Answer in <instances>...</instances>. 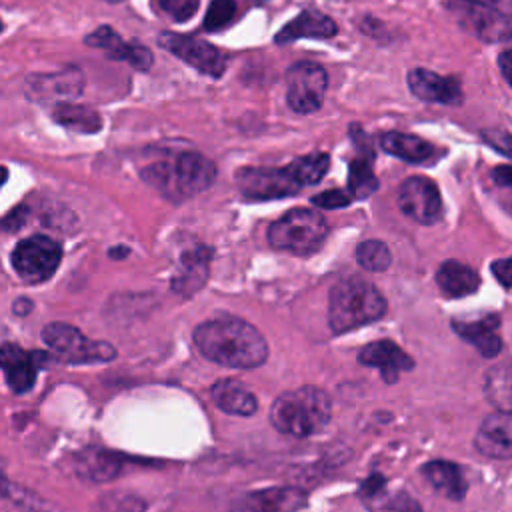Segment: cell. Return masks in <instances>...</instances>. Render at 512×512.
I'll list each match as a JSON object with an SVG mask.
<instances>
[{"mask_svg":"<svg viewBox=\"0 0 512 512\" xmlns=\"http://www.w3.org/2000/svg\"><path fill=\"white\" fill-rule=\"evenodd\" d=\"M198 352L226 368H256L268 358V344L258 328L236 316H216L194 330Z\"/></svg>","mask_w":512,"mask_h":512,"instance_id":"6da1fadb","label":"cell"},{"mask_svg":"<svg viewBox=\"0 0 512 512\" xmlns=\"http://www.w3.org/2000/svg\"><path fill=\"white\" fill-rule=\"evenodd\" d=\"M386 314V300L380 290L364 278H344L330 290L328 322L334 334L356 330Z\"/></svg>","mask_w":512,"mask_h":512,"instance_id":"7a4b0ae2","label":"cell"},{"mask_svg":"<svg viewBox=\"0 0 512 512\" xmlns=\"http://www.w3.org/2000/svg\"><path fill=\"white\" fill-rule=\"evenodd\" d=\"M332 416L328 394L316 386H302L280 394L270 408L272 426L288 436L304 438L320 432Z\"/></svg>","mask_w":512,"mask_h":512,"instance_id":"3957f363","label":"cell"},{"mask_svg":"<svg viewBox=\"0 0 512 512\" xmlns=\"http://www.w3.org/2000/svg\"><path fill=\"white\" fill-rule=\"evenodd\" d=\"M142 178L168 198L182 200L210 188L216 178V166L198 152H182L174 162L148 166Z\"/></svg>","mask_w":512,"mask_h":512,"instance_id":"277c9868","label":"cell"},{"mask_svg":"<svg viewBox=\"0 0 512 512\" xmlns=\"http://www.w3.org/2000/svg\"><path fill=\"white\" fill-rule=\"evenodd\" d=\"M328 236V224L320 212L294 208L270 224L268 242L276 250L306 256L316 252Z\"/></svg>","mask_w":512,"mask_h":512,"instance_id":"5b68a950","label":"cell"},{"mask_svg":"<svg viewBox=\"0 0 512 512\" xmlns=\"http://www.w3.org/2000/svg\"><path fill=\"white\" fill-rule=\"evenodd\" d=\"M62 258V248L56 240L44 236V234H34L16 244L12 250V266L16 274L28 282V284H38L48 280Z\"/></svg>","mask_w":512,"mask_h":512,"instance_id":"8992f818","label":"cell"},{"mask_svg":"<svg viewBox=\"0 0 512 512\" xmlns=\"http://www.w3.org/2000/svg\"><path fill=\"white\" fill-rule=\"evenodd\" d=\"M44 342L68 362H108L116 356V348L108 342L90 340L78 328L52 322L42 332Z\"/></svg>","mask_w":512,"mask_h":512,"instance_id":"52a82bcc","label":"cell"},{"mask_svg":"<svg viewBox=\"0 0 512 512\" xmlns=\"http://www.w3.org/2000/svg\"><path fill=\"white\" fill-rule=\"evenodd\" d=\"M326 88L328 76L318 64L298 62L286 72V98L294 112H316L322 106Z\"/></svg>","mask_w":512,"mask_h":512,"instance_id":"ba28073f","label":"cell"},{"mask_svg":"<svg viewBox=\"0 0 512 512\" xmlns=\"http://www.w3.org/2000/svg\"><path fill=\"white\" fill-rule=\"evenodd\" d=\"M240 192L250 200H270L292 196L300 190V184L286 168H242L236 172Z\"/></svg>","mask_w":512,"mask_h":512,"instance_id":"9c48e42d","label":"cell"},{"mask_svg":"<svg viewBox=\"0 0 512 512\" xmlns=\"http://www.w3.org/2000/svg\"><path fill=\"white\" fill-rule=\"evenodd\" d=\"M160 46L180 60H184L188 66L196 68L202 74H208L212 78H220L224 74V58L222 54L208 44L202 38L196 36H184V34H174V32H164L158 38Z\"/></svg>","mask_w":512,"mask_h":512,"instance_id":"30bf717a","label":"cell"},{"mask_svg":"<svg viewBox=\"0 0 512 512\" xmlns=\"http://www.w3.org/2000/svg\"><path fill=\"white\" fill-rule=\"evenodd\" d=\"M398 206L408 218L420 224H434L442 216V198L438 186L426 176H410L402 182Z\"/></svg>","mask_w":512,"mask_h":512,"instance_id":"8fae6325","label":"cell"},{"mask_svg":"<svg viewBox=\"0 0 512 512\" xmlns=\"http://www.w3.org/2000/svg\"><path fill=\"white\" fill-rule=\"evenodd\" d=\"M306 506V494L300 488H264L248 492L232 502L228 512H298Z\"/></svg>","mask_w":512,"mask_h":512,"instance_id":"7c38bea8","label":"cell"},{"mask_svg":"<svg viewBox=\"0 0 512 512\" xmlns=\"http://www.w3.org/2000/svg\"><path fill=\"white\" fill-rule=\"evenodd\" d=\"M46 356L42 352H28L16 344H2L0 346V368L6 374L8 386L16 392H28L38 374V366Z\"/></svg>","mask_w":512,"mask_h":512,"instance_id":"4fadbf2b","label":"cell"},{"mask_svg":"<svg viewBox=\"0 0 512 512\" xmlns=\"http://www.w3.org/2000/svg\"><path fill=\"white\" fill-rule=\"evenodd\" d=\"M358 360L364 366L378 368L382 378L390 384L396 382L402 372H408L414 368V360L392 340H378L364 346L358 352Z\"/></svg>","mask_w":512,"mask_h":512,"instance_id":"5bb4252c","label":"cell"},{"mask_svg":"<svg viewBox=\"0 0 512 512\" xmlns=\"http://www.w3.org/2000/svg\"><path fill=\"white\" fill-rule=\"evenodd\" d=\"M474 446L478 452L490 458H510L512 456V418L510 412H494L478 428Z\"/></svg>","mask_w":512,"mask_h":512,"instance_id":"9a60e30c","label":"cell"},{"mask_svg":"<svg viewBox=\"0 0 512 512\" xmlns=\"http://www.w3.org/2000/svg\"><path fill=\"white\" fill-rule=\"evenodd\" d=\"M410 92L424 102H440V104H460L462 90L460 84L452 78H444L426 68H414L408 74Z\"/></svg>","mask_w":512,"mask_h":512,"instance_id":"2e32d148","label":"cell"},{"mask_svg":"<svg viewBox=\"0 0 512 512\" xmlns=\"http://www.w3.org/2000/svg\"><path fill=\"white\" fill-rule=\"evenodd\" d=\"M86 44L104 50L114 60H128L138 70H148L152 66V52L140 44L124 42L110 26H100L86 36Z\"/></svg>","mask_w":512,"mask_h":512,"instance_id":"e0dca14e","label":"cell"},{"mask_svg":"<svg viewBox=\"0 0 512 512\" xmlns=\"http://www.w3.org/2000/svg\"><path fill=\"white\" fill-rule=\"evenodd\" d=\"M458 336H462L466 342H470L482 356L496 358L502 350V340L498 336L500 318L496 314L482 316L478 320H454L452 322Z\"/></svg>","mask_w":512,"mask_h":512,"instance_id":"ac0fdd59","label":"cell"},{"mask_svg":"<svg viewBox=\"0 0 512 512\" xmlns=\"http://www.w3.org/2000/svg\"><path fill=\"white\" fill-rule=\"evenodd\" d=\"M82 86H84L82 72L74 66H68L60 72L36 74V76L28 78V94L38 100L76 96L82 92Z\"/></svg>","mask_w":512,"mask_h":512,"instance_id":"d6986e66","label":"cell"},{"mask_svg":"<svg viewBox=\"0 0 512 512\" xmlns=\"http://www.w3.org/2000/svg\"><path fill=\"white\" fill-rule=\"evenodd\" d=\"M466 26L486 42H502L510 38V20L496 6L468 4Z\"/></svg>","mask_w":512,"mask_h":512,"instance_id":"ffe728a7","label":"cell"},{"mask_svg":"<svg viewBox=\"0 0 512 512\" xmlns=\"http://www.w3.org/2000/svg\"><path fill=\"white\" fill-rule=\"evenodd\" d=\"M212 400L214 404L226 412V414H232V416H250L256 412L258 408V402H256V396L248 390L246 384L238 382V380H232V378H224V380H218L214 386H212Z\"/></svg>","mask_w":512,"mask_h":512,"instance_id":"44dd1931","label":"cell"},{"mask_svg":"<svg viewBox=\"0 0 512 512\" xmlns=\"http://www.w3.org/2000/svg\"><path fill=\"white\" fill-rule=\"evenodd\" d=\"M208 258H210V250L206 246L188 250L180 258V268L172 278V290L180 294H192L198 288H202L208 276Z\"/></svg>","mask_w":512,"mask_h":512,"instance_id":"7402d4cb","label":"cell"},{"mask_svg":"<svg viewBox=\"0 0 512 512\" xmlns=\"http://www.w3.org/2000/svg\"><path fill=\"white\" fill-rule=\"evenodd\" d=\"M336 34V24L318 12H300L292 22L280 28L276 34L278 44H286L298 38H330Z\"/></svg>","mask_w":512,"mask_h":512,"instance_id":"603a6c76","label":"cell"},{"mask_svg":"<svg viewBox=\"0 0 512 512\" xmlns=\"http://www.w3.org/2000/svg\"><path fill=\"white\" fill-rule=\"evenodd\" d=\"M436 282L440 290L450 296V298H460L468 296L478 290L480 278L474 268L468 264H462L458 260H446L436 272Z\"/></svg>","mask_w":512,"mask_h":512,"instance_id":"cb8c5ba5","label":"cell"},{"mask_svg":"<svg viewBox=\"0 0 512 512\" xmlns=\"http://www.w3.org/2000/svg\"><path fill=\"white\" fill-rule=\"evenodd\" d=\"M422 474L432 484V488L442 496L456 502L466 496V480L462 476V470L454 462L432 460L424 464Z\"/></svg>","mask_w":512,"mask_h":512,"instance_id":"d4e9b609","label":"cell"},{"mask_svg":"<svg viewBox=\"0 0 512 512\" xmlns=\"http://www.w3.org/2000/svg\"><path fill=\"white\" fill-rule=\"evenodd\" d=\"M380 146L388 154L406 162H424L432 156V146L426 140L404 132H386L380 138Z\"/></svg>","mask_w":512,"mask_h":512,"instance_id":"484cf974","label":"cell"},{"mask_svg":"<svg viewBox=\"0 0 512 512\" xmlns=\"http://www.w3.org/2000/svg\"><path fill=\"white\" fill-rule=\"evenodd\" d=\"M120 468H122V460L116 454L100 448H92L80 454L78 458V474L94 482L112 480L114 476H118Z\"/></svg>","mask_w":512,"mask_h":512,"instance_id":"4316f807","label":"cell"},{"mask_svg":"<svg viewBox=\"0 0 512 512\" xmlns=\"http://www.w3.org/2000/svg\"><path fill=\"white\" fill-rule=\"evenodd\" d=\"M54 120L70 130L84 132V134H94L102 126V118L94 108H88L82 104H72V102L56 104Z\"/></svg>","mask_w":512,"mask_h":512,"instance_id":"83f0119b","label":"cell"},{"mask_svg":"<svg viewBox=\"0 0 512 512\" xmlns=\"http://www.w3.org/2000/svg\"><path fill=\"white\" fill-rule=\"evenodd\" d=\"M328 168H330V156L324 152L306 154L288 166V170L292 172V176L300 186H310L320 182L328 172Z\"/></svg>","mask_w":512,"mask_h":512,"instance_id":"f1b7e54d","label":"cell"},{"mask_svg":"<svg viewBox=\"0 0 512 512\" xmlns=\"http://www.w3.org/2000/svg\"><path fill=\"white\" fill-rule=\"evenodd\" d=\"M510 370L506 364L494 366L486 374V394L500 412H510Z\"/></svg>","mask_w":512,"mask_h":512,"instance_id":"f546056e","label":"cell"},{"mask_svg":"<svg viewBox=\"0 0 512 512\" xmlns=\"http://www.w3.org/2000/svg\"><path fill=\"white\" fill-rule=\"evenodd\" d=\"M348 188L352 198H366L378 188V180L372 170V162L368 158H356L350 164L348 172Z\"/></svg>","mask_w":512,"mask_h":512,"instance_id":"4dcf8cb0","label":"cell"},{"mask_svg":"<svg viewBox=\"0 0 512 512\" xmlns=\"http://www.w3.org/2000/svg\"><path fill=\"white\" fill-rule=\"evenodd\" d=\"M356 260L370 272H384L392 264V252L380 240H364L356 248Z\"/></svg>","mask_w":512,"mask_h":512,"instance_id":"1f68e13d","label":"cell"},{"mask_svg":"<svg viewBox=\"0 0 512 512\" xmlns=\"http://www.w3.org/2000/svg\"><path fill=\"white\" fill-rule=\"evenodd\" d=\"M236 14V2L234 0H212L206 18H204V28L208 32H218L226 24H230L232 16Z\"/></svg>","mask_w":512,"mask_h":512,"instance_id":"d6a6232c","label":"cell"},{"mask_svg":"<svg viewBox=\"0 0 512 512\" xmlns=\"http://www.w3.org/2000/svg\"><path fill=\"white\" fill-rule=\"evenodd\" d=\"M154 6L178 22H186L198 10V0H152Z\"/></svg>","mask_w":512,"mask_h":512,"instance_id":"836d02e7","label":"cell"},{"mask_svg":"<svg viewBox=\"0 0 512 512\" xmlns=\"http://www.w3.org/2000/svg\"><path fill=\"white\" fill-rule=\"evenodd\" d=\"M352 202V196L346 194L344 190H326L322 194H316L312 196V204L318 206V208H328V210H334V208H344Z\"/></svg>","mask_w":512,"mask_h":512,"instance_id":"e575fe53","label":"cell"},{"mask_svg":"<svg viewBox=\"0 0 512 512\" xmlns=\"http://www.w3.org/2000/svg\"><path fill=\"white\" fill-rule=\"evenodd\" d=\"M492 272L496 276V280H500V284L504 288L510 286V280H512V262L510 258H500L492 264Z\"/></svg>","mask_w":512,"mask_h":512,"instance_id":"d590c367","label":"cell"},{"mask_svg":"<svg viewBox=\"0 0 512 512\" xmlns=\"http://www.w3.org/2000/svg\"><path fill=\"white\" fill-rule=\"evenodd\" d=\"M26 214H28L26 206H18V208H16V210H12L6 218H2V220H0V228L14 230V228L22 226V224H24V220H26Z\"/></svg>","mask_w":512,"mask_h":512,"instance_id":"8d00e7d4","label":"cell"},{"mask_svg":"<svg viewBox=\"0 0 512 512\" xmlns=\"http://www.w3.org/2000/svg\"><path fill=\"white\" fill-rule=\"evenodd\" d=\"M494 180L500 184V186H510V168L508 166H498L494 170Z\"/></svg>","mask_w":512,"mask_h":512,"instance_id":"74e56055","label":"cell"},{"mask_svg":"<svg viewBox=\"0 0 512 512\" xmlns=\"http://www.w3.org/2000/svg\"><path fill=\"white\" fill-rule=\"evenodd\" d=\"M498 62H500V70H502L504 80H506V82H512V76H510V52H508V50L502 52Z\"/></svg>","mask_w":512,"mask_h":512,"instance_id":"f35d334b","label":"cell"},{"mask_svg":"<svg viewBox=\"0 0 512 512\" xmlns=\"http://www.w3.org/2000/svg\"><path fill=\"white\" fill-rule=\"evenodd\" d=\"M464 4H482V6H496L500 0H460Z\"/></svg>","mask_w":512,"mask_h":512,"instance_id":"ab89813d","label":"cell"},{"mask_svg":"<svg viewBox=\"0 0 512 512\" xmlns=\"http://www.w3.org/2000/svg\"><path fill=\"white\" fill-rule=\"evenodd\" d=\"M8 180V170L4 168V166H0V188H2V184Z\"/></svg>","mask_w":512,"mask_h":512,"instance_id":"60d3db41","label":"cell"},{"mask_svg":"<svg viewBox=\"0 0 512 512\" xmlns=\"http://www.w3.org/2000/svg\"><path fill=\"white\" fill-rule=\"evenodd\" d=\"M6 486V478H4V472H2V468H0V490Z\"/></svg>","mask_w":512,"mask_h":512,"instance_id":"b9f144b4","label":"cell"},{"mask_svg":"<svg viewBox=\"0 0 512 512\" xmlns=\"http://www.w3.org/2000/svg\"><path fill=\"white\" fill-rule=\"evenodd\" d=\"M106 2H120V0H106Z\"/></svg>","mask_w":512,"mask_h":512,"instance_id":"7bdbcfd3","label":"cell"},{"mask_svg":"<svg viewBox=\"0 0 512 512\" xmlns=\"http://www.w3.org/2000/svg\"><path fill=\"white\" fill-rule=\"evenodd\" d=\"M2 26H4V24H2V20H0V32H2Z\"/></svg>","mask_w":512,"mask_h":512,"instance_id":"ee69618b","label":"cell"}]
</instances>
